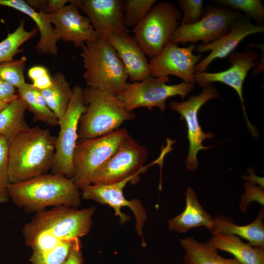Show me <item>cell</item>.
<instances>
[{"mask_svg": "<svg viewBox=\"0 0 264 264\" xmlns=\"http://www.w3.org/2000/svg\"><path fill=\"white\" fill-rule=\"evenodd\" d=\"M185 195L186 206L183 212L168 220L170 230L184 233L191 228L204 226L211 232L214 227V218L203 208L192 188H187Z\"/></svg>", "mask_w": 264, "mask_h": 264, "instance_id": "cell-21", "label": "cell"}, {"mask_svg": "<svg viewBox=\"0 0 264 264\" xmlns=\"http://www.w3.org/2000/svg\"><path fill=\"white\" fill-rule=\"evenodd\" d=\"M148 157L147 148L140 145L129 134L117 151L94 173L91 184H108L122 181L143 173Z\"/></svg>", "mask_w": 264, "mask_h": 264, "instance_id": "cell-10", "label": "cell"}, {"mask_svg": "<svg viewBox=\"0 0 264 264\" xmlns=\"http://www.w3.org/2000/svg\"><path fill=\"white\" fill-rule=\"evenodd\" d=\"M169 81L168 76H151L141 81L129 83L116 97L130 112L139 107L149 109L157 107L163 112L168 98L179 95L183 100L194 87V84L185 82L178 84H167Z\"/></svg>", "mask_w": 264, "mask_h": 264, "instance_id": "cell-9", "label": "cell"}, {"mask_svg": "<svg viewBox=\"0 0 264 264\" xmlns=\"http://www.w3.org/2000/svg\"><path fill=\"white\" fill-rule=\"evenodd\" d=\"M106 40L117 53L131 82H139L152 76L147 56L129 31L110 35Z\"/></svg>", "mask_w": 264, "mask_h": 264, "instance_id": "cell-19", "label": "cell"}, {"mask_svg": "<svg viewBox=\"0 0 264 264\" xmlns=\"http://www.w3.org/2000/svg\"><path fill=\"white\" fill-rule=\"evenodd\" d=\"M242 16L241 12L233 9L209 7L198 22L180 24L170 42L176 44H194L199 41L203 44L214 42L228 33L233 23Z\"/></svg>", "mask_w": 264, "mask_h": 264, "instance_id": "cell-11", "label": "cell"}, {"mask_svg": "<svg viewBox=\"0 0 264 264\" xmlns=\"http://www.w3.org/2000/svg\"><path fill=\"white\" fill-rule=\"evenodd\" d=\"M88 87L117 96L128 86L126 68L117 53L106 40L85 43L80 47Z\"/></svg>", "mask_w": 264, "mask_h": 264, "instance_id": "cell-4", "label": "cell"}, {"mask_svg": "<svg viewBox=\"0 0 264 264\" xmlns=\"http://www.w3.org/2000/svg\"><path fill=\"white\" fill-rule=\"evenodd\" d=\"M128 134L123 128L95 138L78 139L73 158L72 179L79 190L91 184L95 172L117 151Z\"/></svg>", "mask_w": 264, "mask_h": 264, "instance_id": "cell-7", "label": "cell"}, {"mask_svg": "<svg viewBox=\"0 0 264 264\" xmlns=\"http://www.w3.org/2000/svg\"><path fill=\"white\" fill-rule=\"evenodd\" d=\"M219 4L241 11L248 19H252L257 22L262 23L264 21V6L260 0H219Z\"/></svg>", "mask_w": 264, "mask_h": 264, "instance_id": "cell-32", "label": "cell"}, {"mask_svg": "<svg viewBox=\"0 0 264 264\" xmlns=\"http://www.w3.org/2000/svg\"><path fill=\"white\" fill-rule=\"evenodd\" d=\"M19 97L16 88L0 78V101L9 104Z\"/></svg>", "mask_w": 264, "mask_h": 264, "instance_id": "cell-36", "label": "cell"}, {"mask_svg": "<svg viewBox=\"0 0 264 264\" xmlns=\"http://www.w3.org/2000/svg\"><path fill=\"white\" fill-rule=\"evenodd\" d=\"M264 210L262 208L256 219L251 223L238 225L232 219L224 215L214 218L212 235L224 233L237 236L248 241L252 246L264 248Z\"/></svg>", "mask_w": 264, "mask_h": 264, "instance_id": "cell-22", "label": "cell"}, {"mask_svg": "<svg viewBox=\"0 0 264 264\" xmlns=\"http://www.w3.org/2000/svg\"><path fill=\"white\" fill-rule=\"evenodd\" d=\"M68 0H45L44 11L47 15L54 13L66 5Z\"/></svg>", "mask_w": 264, "mask_h": 264, "instance_id": "cell-38", "label": "cell"}, {"mask_svg": "<svg viewBox=\"0 0 264 264\" xmlns=\"http://www.w3.org/2000/svg\"><path fill=\"white\" fill-rule=\"evenodd\" d=\"M9 199L28 213H38L47 207H78L81 204L79 189L72 178L45 174L8 187Z\"/></svg>", "mask_w": 264, "mask_h": 264, "instance_id": "cell-3", "label": "cell"}, {"mask_svg": "<svg viewBox=\"0 0 264 264\" xmlns=\"http://www.w3.org/2000/svg\"><path fill=\"white\" fill-rule=\"evenodd\" d=\"M48 73H49L48 69L44 66L36 65L28 69L27 75L29 78L33 82Z\"/></svg>", "mask_w": 264, "mask_h": 264, "instance_id": "cell-40", "label": "cell"}, {"mask_svg": "<svg viewBox=\"0 0 264 264\" xmlns=\"http://www.w3.org/2000/svg\"><path fill=\"white\" fill-rule=\"evenodd\" d=\"M80 239L76 240L64 264H82L84 259Z\"/></svg>", "mask_w": 264, "mask_h": 264, "instance_id": "cell-37", "label": "cell"}, {"mask_svg": "<svg viewBox=\"0 0 264 264\" xmlns=\"http://www.w3.org/2000/svg\"><path fill=\"white\" fill-rule=\"evenodd\" d=\"M0 6L11 7L29 16L35 22L40 34L36 45V49L39 53L50 55L58 54L57 42L59 39L55 34L48 15L43 10L37 12L23 0H0Z\"/></svg>", "mask_w": 264, "mask_h": 264, "instance_id": "cell-20", "label": "cell"}, {"mask_svg": "<svg viewBox=\"0 0 264 264\" xmlns=\"http://www.w3.org/2000/svg\"><path fill=\"white\" fill-rule=\"evenodd\" d=\"M95 210L94 206L78 209L59 206L36 213L23 228L25 243L32 253H41L65 241L80 239L89 233Z\"/></svg>", "mask_w": 264, "mask_h": 264, "instance_id": "cell-1", "label": "cell"}, {"mask_svg": "<svg viewBox=\"0 0 264 264\" xmlns=\"http://www.w3.org/2000/svg\"><path fill=\"white\" fill-rule=\"evenodd\" d=\"M39 32L37 27L26 31L24 23L21 20L16 30L8 33L6 38L0 42V64L13 60V57L22 51L20 47L29 40L35 37Z\"/></svg>", "mask_w": 264, "mask_h": 264, "instance_id": "cell-28", "label": "cell"}, {"mask_svg": "<svg viewBox=\"0 0 264 264\" xmlns=\"http://www.w3.org/2000/svg\"><path fill=\"white\" fill-rule=\"evenodd\" d=\"M248 172L249 174V176H243L242 177L247 182H250L253 183H257L259 185L264 188V177H261L256 176L254 174V171L252 169H248Z\"/></svg>", "mask_w": 264, "mask_h": 264, "instance_id": "cell-41", "label": "cell"}, {"mask_svg": "<svg viewBox=\"0 0 264 264\" xmlns=\"http://www.w3.org/2000/svg\"><path fill=\"white\" fill-rule=\"evenodd\" d=\"M56 137L47 129L29 128L8 141V173L10 183L24 181L51 170Z\"/></svg>", "mask_w": 264, "mask_h": 264, "instance_id": "cell-2", "label": "cell"}, {"mask_svg": "<svg viewBox=\"0 0 264 264\" xmlns=\"http://www.w3.org/2000/svg\"><path fill=\"white\" fill-rule=\"evenodd\" d=\"M156 0H124V24L127 28L137 25L148 15Z\"/></svg>", "mask_w": 264, "mask_h": 264, "instance_id": "cell-29", "label": "cell"}, {"mask_svg": "<svg viewBox=\"0 0 264 264\" xmlns=\"http://www.w3.org/2000/svg\"><path fill=\"white\" fill-rule=\"evenodd\" d=\"M8 141L0 135V203L7 202L9 199L8 187L10 184L8 173Z\"/></svg>", "mask_w": 264, "mask_h": 264, "instance_id": "cell-33", "label": "cell"}, {"mask_svg": "<svg viewBox=\"0 0 264 264\" xmlns=\"http://www.w3.org/2000/svg\"><path fill=\"white\" fill-rule=\"evenodd\" d=\"M139 180L138 175L127 178L122 181L108 184H90L81 189L82 198L92 200L101 204H107L114 209L115 215L119 218L120 222L124 224L130 220V216L123 213L121 208L129 207L135 217V230L139 236L142 237V245L146 246L143 234V227L147 219L146 210L138 199L131 200L124 196L123 190L127 183H135Z\"/></svg>", "mask_w": 264, "mask_h": 264, "instance_id": "cell-12", "label": "cell"}, {"mask_svg": "<svg viewBox=\"0 0 264 264\" xmlns=\"http://www.w3.org/2000/svg\"><path fill=\"white\" fill-rule=\"evenodd\" d=\"M87 108L84 100L83 89L79 86H74L66 112L59 120L60 130L56 137L51 173L72 178L73 158L78 139L79 122Z\"/></svg>", "mask_w": 264, "mask_h": 264, "instance_id": "cell-8", "label": "cell"}, {"mask_svg": "<svg viewBox=\"0 0 264 264\" xmlns=\"http://www.w3.org/2000/svg\"><path fill=\"white\" fill-rule=\"evenodd\" d=\"M209 241L217 250L233 255L242 264H264V248L244 243L237 236L220 233L212 235Z\"/></svg>", "mask_w": 264, "mask_h": 264, "instance_id": "cell-23", "label": "cell"}, {"mask_svg": "<svg viewBox=\"0 0 264 264\" xmlns=\"http://www.w3.org/2000/svg\"><path fill=\"white\" fill-rule=\"evenodd\" d=\"M83 97L88 106L80 120L78 139L106 135L118 129L124 122L135 117L116 96L103 91L88 87L83 89Z\"/></svg>", "mask_w": 264, "mask_h": 264, "instance_id": "cell-5", "label": "cell"}, {"mask_svg": "<svg viewBox=\"0 0 264 264\" xmlns=\"http://www.w3.org/2000/svg\"><path fill=\"white\" fill-rule=\"evenodd\" d=\"M264 31L263 25H254L245 16L236 20L228 33L217 41L207 44H200L195 50L199 53L211 51L195 66V72H205L215 59H223L229 55L241 41L247 36Z\"/></svg>", "mask_w": 264, "mask_h": 264, "instance_id": "cell-18", "label": "cell"}, {"mask_svg": "<svg viewBox=\"0 0 264 264\" xmlns=\"http://www.w3.org/2000/svg\"><path fill=\"white\" fill-rule=\"evenodd\" d=\"M26 110L23 100L19 97L0 111V135L10 141L30 127L25 119Z\"/></svg>", "mask_w": 264, "mask_h": 264, "instance_id": "cell-26", "label": "cell"}, {"mask_svg": "<svg viewBox=\"0 0 264 264\" xmlns=\"http://www.w3.org/2000/svg\"><path fill=\"white\" fill-rule=\"evenodd\" d=\"M179 242L185 250L184 264H242L235 258L226 259L219 255L209 241L199 242L190 237L179 239Z\"/></svg>", "mask_w": 264, "mask_h": 264, "instance_id": "cell-24", "label": "cell"}, {"mask_svg": "<svg viewBox=\"0 0 264 264\" xmlns=\"http://www.w3.org/2000/svg\"><path fill=\"white\" fill-rule=\"evenodd\" d=\"M177 1L183 15L180 24H192L202 18L204 12L202 0H178Z\"/></svg>", "mask_w": 264, "mask_h": 264, "instance_id": "cell-34", "label": "cell"}, {"mask_svg": "<svg viewBox=\"0 0 264 264\" xmlns=\"http://www.w3.org/2000/svg\"><path fill=\"white\" fill-rule=\"evenodd\" d=\"M243 187L245 192L242 195L239 205L240 209L243 213H246L248 206L251 202L256 201L264 206V188L247 181L245 182Z\"/></svg>", "mask_w": 264, "mask_h": 264, "instance_id": "cell-35", "label": "cell"}, {"mask_svg": "<svg viewBox=\"0 0 264 264\" xmlns=\"http://www.w3.org/2000/svg\"><path fill=\"white\" fill-rule=\"evenodd\" d=\"M27 58L22 56L16 60L0 64V78L19 88L25 83L24 70Z\"/></svg>", "mask_w": 264, "mask_h": 264, "instance_id": "cell-31", "label": "cell"}, {"mask_svg": "<svg viewBox=\"0 0 264 264\" xmlns=\"http://www.w3.org/2000/svg\"><path fill=\"white\" fill-rule=\"evenodd\" d=\"M26 2L33 9L36 10H43L45 0H26Z\"/></svg>", "mask_w": 264, "mask_h": 264, "instance_id": "cell-42", "label": "cell"}, {"mask_svg": "<svg viewBox=\"0 0 264 264\" xmlns=\"http://www.w3.org/2000/svg\"><path fill=\"white\" fill-rule=\"evenodd\" d=\"M78 239L65 241L45 252L32 253L29 261L32 264H64Z\"/></svg>", "mask_w": 264, "mask_h": 264, "instance_id": "cell-30", "label": "cell"}, {"mask_svg": "<svg viewBox=\"0 0 264 264\" xmlns=\"http://www.w3.org/2000/svg\"><path fill=\"white\" fill-rule=\"evenodd\" d=\"M69 2L58 11L48 15V18L59 40L73 43L80 47L98 38L89 19L80 13L75 0Z\"/></svg>", "mask_w": 264, "mask_h": 264, "instance_id": "cell-17", "label": "cell"}, {"mask_svg": "<svg viewBox=\"0 0 264 264\" xmlns=\"http://www.w3.org/2000/svg\"><path fill=\"white\" fill-rule=\"evenodd\" d=\"M51 84L52 76L49 72L33 81L32 85L41 90L48 88Z\"/></svg>", "mask_w": 264, "mask_h": 264, "instance_id": "cell-39", "label": "cell"}, {"mask_svg": "<svg viewBox=\"0 0 264 264\" xmlns=\"http://www.w3.org/2000/svg\"><path fill=\"white\" fill-rule=\"evenodd\" d=\"M181 12L172 2L154 4L146 17L132 29L133 38L147 56L159 55L180 24Z\"/></svg>", "mask_w": 264, "mask_h": 264, "instance_id": "cell-6", "label": "cell"}, {"mask_svg": "<svg viewBox=\"0 0 264 264\" xmlns=\"http://www.w3.org/2000/svg\"><path fill=\"white\" fill-rule=\"evenodd\" d=\"M17 91L26 110L32 114L34 121L42 122L51 127L59 125L58 119L47 106L39 90L32 84L25 83L18 88Z\"/></svg>", "mask_w": 264, "mask_h": 264, "instance_id": "cell-25", "label": "cell"}, {"mask_svg": "<svg viewBox=\"0 0 264 264\" xmlns=\"http://www.w3.org/2000/svg\"><path fill=\"white\" fill-rule=\"evenodd\" d=\"M8 104L0 101V111L6 107Z\"/></svg>", "mask_w": 264, "mask_h": 264, "instance_id": "cell-43", "label": "cell"}, {"mask_svg": "<svg viewBox=\"0 0 264 264\" xmlns=\"http://www.w3.org/2000/svg\"><path fill=\"white\" fill-rule=\"evenodd\" d=\"M79 9L90 21L98 38L128 31L124 24V0H75Z\"/></svg>", "mask_w": 264, "mask_h": 264, "instance_id": "cell-16", "label": "cell"}, {"mask_svg": "<svg viewBox=\"0 0 264 264\" xmlns=\"http://www.w3.org/2000/svg\"><path fill=\"white\" fill-rule=\"evenodd\" d=\"M220 98L218 91L211 84L203 87L202 92L196 96L190 97L185 101H173L170 103V108L179 113L187 124V137L190 146L188 157L186 160V168L188 171H194L198 167V162L197 155L201 149H207L211 147H205L202 145L206 138L213 137L212 132H204L199 125L198 113L201 107L208 100Z\"/></svg>", "mask_w": 264, "mask_h": 264, "instance_id": "cell-13", "label": "cell"}, {"mask_svg": "<svg viewBox=\"0 0 264 264\" xmlns=\"http://www.w3.org/2000/svg\"><path fill=\"white\" fill-rule=\"evenodd\" d=\"M196 47L192 44L186 47H180L170 42L159 55L151 59L152 76L159 77L172 75L181 78L183 82L194 84V69L202 57V54H193Z\"/></svg>", "mask_w": 264, "mask_h": 264, "instance_id": "cell-15", "label": "cell"}, {"mask_svg": "<svg viewBox=\"0 0 264 264\" xmlns=\"http://www.w3.org/2000/svg\"><path fill=\"white\" fill-rule=\"evenodd\" d=\"M259 58L258 53L251 49L244 52H235L229 55L228 60L231 66L225 70L218 72H195V83L202 87L218 82L231 87L236 91L241 101L247 127L254 136H258V132L247 116L242 88L248 71L258 66Z\"/></svg>", "mask_w": 264, "mask_h": 264, "instance_id": "cell-14", "label": "cell"}, {"mask_svg": "<svg viewBox=\"0 0 264 264\" xmlns=\"http://www.w3.org/2000/svg\"><path fill=\"white\" fill-rule=\"evenodd\" d=\"M39 91L59 121L65 114L72 94V88L66 76L56 72L52 76L51 85Z\"/></svg>", "mask_w": 264, "mask_h": 264, "instance_id": "cell-27", "label": "cell"}]
</instances>
